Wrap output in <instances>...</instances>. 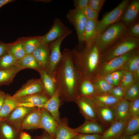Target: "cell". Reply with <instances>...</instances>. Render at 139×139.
I'll return each instance as SVG.
<instances>
[{
    "label": "cell",
    "mask_w": 139,
    "mask_h": 139,
    "mask_svg": "<svg viewBox=\"0 0 139 139\" xmlns=\"http://www.w3.org/2000/svg\"><path fill=\"white\" fill-rule=\"evenodd\" d=\"M66 17L68 20L74 27L79 42H84V33L87 19L81 9L75 8L68 12Z\"/></svg>",
    "instance_id": "8992f818"
},
{
    "label": "cell",
    "mask_w": 139,
    "mask_h": 139,
    "mask_svg": "<svg viewBox=\"0 0 139 139\" xmlns=\"http://www.w3.org/2000/svg\"><path fill=\"white\" fill-rule=\"evenodd\" d=\"M23 69L21 67L15 66L0 70V87L3 85H10L13 82L17 73Z\"/></svg>",
    "instance_id": "83f0119b"
},
{
    "label": "cell",
    "mask_w": 139,
    "mask_h": 139,
    "mask_svg": "<svg viewBox=\"0 0 139 139\" xmlns=\"http://www.w3.org/2000/svg\"><path fill=\"white\" fill-rule=\"evenodd\" d=\"M36 107H19L13 110L5 119L3 120L21 132V125L24 118Z\"/></svg>",
    "instance_id": "30bf717a"
},
{
    "label": "cell",
    "mask_w": 139,
    "mask_h": 139,
    "mask_svg": "<svg viewBox=\"0 0 139 139\" xmlns=\"http://www.w3.org/2000/svg\"><path fill=\"white\" fill-rule=\"evenodd\" d=\"M68 36L65 35L61 37L49 45L50 56L48 64L46 71L54 78L56 69L62 57V54L60 51V45L64 39Z\"/></svg>",
    "instance_id": "ba28073f"
},
{
    "label": "cell",
    "mask_w": 139,
    "mask_h": 139,
    "mask_svg": "<svg viewBox=\"0 0 139 139\" xmlns=\"http://www.w3.org/2000/svg\"><path fill=\"white\" fill-rule=\"evenodd\" d=\"M100 51L95 44L86 46L83 50L75 48L71 50L73 64L81 79L92 80L98 66Z\"/></svg>",
    "instance_id": "7a4b0ae2"
},
{
    "label": "cell",
    "mask_w": 139,
    "mask_h": 139,
    "mask_svg": "<svg viewBox=\"0 0 139 139\" xmlns=\"http://www.w3.org/2000/svg\"><path fill=\"white\" fill-rule=\"evenodd\" d=\"M87 20L98 21L99 12L94 10L89 5L82 9Z\"/></svg>",
    "instance_id": "ab89813d"
},
{
    "label": "cell",
    "mask_w": 139,
    "mask_h": 139,
    "mask_svg": "<svg viewBox=\"0 0 139 139\" xmlns=\"http://www.w3.org/2000/svg\"><path fill=\"white\" fill-rule=\"evenodd\" d=\"M72 32V31L65 25L59 19L56 18L49 31L42 37L41 44H49L64 36H68Z\"/></svg>",
    "instance_id": "52a82bcc"
},
{
    "label": "cell",
    "mask_w": 139,
    "mask_h": 139,
    "mask_svg": "<svg viewBox=\"0 0 139 139\" xmlns=\"http://www.w3.org/2000/svg\"><path fill=\"white\" fill-rule=\"evenodd\" d=\"M139 13V0L129 1L121 18L120 21L128 26L136 21Z\"/></svg>",
    "instance_id": "9a60e30c"
},
{
    "label": "cell",
    "mask_w": 139,
    "mask_h": 139,
    "mask_svg": "<svg viewBox=\"0 0 139 139\" xmlns=\"http://www.w3.org/2000/svg\"><path fill=\"white\" fill-rule=\"evenodd\" d=\"M114 139H120V138H119V137L116 138H114Z\"/></svg>",
    "instance_id": "6f0895ef"
},
{
    "label": "cell",
    "mask_w": 139,
    "mask_h": 139,
    "mask_svg": "<svg viewBox=\"0 0 139 139\" xmlns=\"http://www.w3.org/2000/svg\"><path fill=\"white\" fill-rule=\"evenodd\" d=\"M41 115V108L36 107L23 119L21 125L22 131L40 128Z\"/></svg>",
    "instance_id": "5bb4252c"
},
{
    "label": "cell",
    "mask_w": 139,
    "mask_h": 139,
    "mask_svg": "<svg viewBox=\"0 0 139 139\" xmlns=\"http://www.w3.org/2000/svg\"><path fill=\"white\" fill-rule=\"evenodd\" d=\"M129 0H123L116 7L105 14L98 22V29L100 34L110 25L120 21Z\"/></svg>",
    "instance_id": "5b68a950"
},
{
    "label": "cell",
    "mask_w": 139,
    "mask_h": 139,
    "mask_svg": "<svg viewBox=\"0 0 139 139\" xmlns=\"http://www.w3.org/2000/svg\"><path fill=\"white\" fill-rule=\"evenodd\" d=\"M139 44V38L127 35L125 36L103 51L101 56V58L106 62L108 61L137 49Z\"/></svg>",
    "instance_id": "277c9868"
},
{
    "label": "cell",
    "mask_w": 139,
    "mask_h": 139,
    "mask_svg": "<svg viewBox=\"0 0 139 139\" xmlns=\"http://www.w3.org/2000/svg\"><path fill=\"white\" fill-rule=\"evenodd\" d=\"M105 1V0H89V5L99 12Z\"/></svg>",
    "instance_id": "ee69618b"
},
{
    "label": "cell",
    "mask_w": 139,
    "mask_h": 139,
    "mask_svg": "<svg viewBox=\"0 0 139 139\" xmlns=\"http://www.w3.org/2000/svg\"><path fill=\"white\" fill-rule=\"evenodd\" d=\"M15 66L24 69L31 68L38 72L42 69L32 54L26 55L17 62Z\"/></svg>",
    "instance_id": "4dcf8cb0"
},
{
    "label": "cell",
    "mask_w": 139,
    "mask_h": 139,
    "mask_svg": "<svg viewBox=\"0 0 139 139\" xmlns=\"http://www.w3.org/2000/svg\"><path fill=\"white\" fill-rule=\"evenodd\" d=\"M135 82H139V67L132 73Z\"/></svg>",
    "instance_id": "db71d44e"
},
{
    "label": "cell",
    "mask_w": 139,
    "mask_h": 139,
    "mask_svg": "<svg viewBox=\"0 0 139 139\" xmlns=\"http://www.w3.org/2000/svg\"><path fill=\"white\" fill-rule=\"evenodd\" d=\"M101 135L78 134L72 139H101Z\"/></svg>",
    "instance_id": "f6af8a7d"
},
{
    "label": "cell",
    "mask_w": 139,
    "mask_h": 139,
    "mask_svg": "<svg viewBox=\"0 0 139 139\" xmlns=\"http://www.w3.org/2000/svg\"><path fill=\"white\" fill-rule=\"evenodd\" d=\"M13 1L12 0H0V8L6 4Z\"/></svg>",
    "instance_id": "9f6ffc18"
},
{
    "label": "cell",
    "mask_w": 139,
    "mask_h": 139,
    "mask_svg": "<svg viewBox=\"0 0 139 139\" xmlns=\"http://www.w3.org/2000/svg\"><path fill=\"white\" fill-rule=\"evenodd\" d=\"M2 119H1V117L0 116V122L2 120Z\"/></svg>",
    "instance_id": "680465c9"
},
{
    "label": "cell",
    "mask_w": 139,
    "mask_h": 139,
    "mask_svg": "<svg viewBox=\"0 0 139 139\" xmlns=\"http://www.w3.org/2000/svg\"><path fill=\"white\" fill-rule=\"evenodd\" d=\"M120 139H139V133L130 135H121L119 137Z\"/></svg>",
    "instance_id": "816d5d0a"
},
{
    "label": "cell",
    "mask_w": 139,
    "mask_h": 139,
    "mask_svg": "<svg viewBox=\"0 0 139 139\" xmlns=\"http://www.w3.org/2000/svg\"><path fill=\"white\" fill-rule=\"evenodd\" d=\"M126 125L121 121L115 120L101 135V139H114L120 137Z\"/></svg>",
    "instance_id": "d4e9b609"
},
{
    "label": "cell",
    "mask_w": 139,
    "mask_h": 139,
    "mask_svg": "<svg viewBox=\"0 0 139 139\" xmlns=\"http://www.w3.org/2000/svg\"><path fill=\"white\" fill-rule=\"evenodd\" d=\"M19 139H32L30 135L28 133L21 131L20 133Z\"/></svg>",
    "instance_id": "f5cc1de1"
},
{
    "label": "cell",
    "mask_w": 139,
    "mask_h": 139,
    "mask_svg": "<svg viewBox=\"0 0 139 139\" xmlns=\"http://www.w3.org/2000/svg\"><path fill=\"white\" fill-rule=\"evenodd\" d=\"M20 106H21L20 103L18 102L10 94L6 93L3 103L0 110L2 120H4L13 110Z\"/></svg>",
    "instance_id": "4316f807"
},
{
    "label": "cell",
    "mask_w": 139,
    "mask_h": 139,
    "mask_svg": "<svg viewBox=\"0 0 139 139\" xmlns=\"http://www.w3.org/2000/svg\"><path fill=\"white\" fill-rule=\"evenodd\" d=\"M139 98V82H135L126 92L124 99L130 101Z\"/></svg>",
    "instance_id": "f35d334b"
},
{
    "label": "cell",
    "mask_w": 139,
    "mask_h": 139,
    "mask_svg": "<svg viewBox=\"0 0 139 139\" xmlns=\"http://www.w3.org/2000/svg\"><path fill=\"white\" fill-rule=\"evenodd\" d=\"M78 134L68 126L67 119L62 118L58 123L55 139H72Z\"/></svg>",
    "instance_id": "cb8c5ba5"
},
{
    "label": "cell",
    "mask_w": 139,
    "mask_h": 139,
    "mask_svg": "<svg viewBox=\"0 0 139 139\" xmlns=\"http://www.w3.org/2000/svg\"><path fill=\"white\" fill-rule=\"evenodd\" d=\"M33 139H55L47 132L44 131L40 135L36 136Z\"/></svg>",
    "instance_id": "f907efd6"
},
{
    "label": "cell",
    "mask_w": 139,
    "mask_h": 139,
    "mask_svg": "<svg viewBox=\"0 0 139 139\" xmlns=\"http://www.w3.org/2000/svg\"><path fill=\"white\" fill-rule=\"evenodd\" d=\"M44 92L40 79H33L28 80L12 95L14 98Z\"/></svg>",
    "instance_id": "8fae6325"
},
{
    "label": "cell",
    "mask_w": 139,
    "mask_h": 139,
    "mask_svg": "<svg viewBox=\"0 0 139 139\" xmlns=\"http://www.w3.org/2000/svg\"><path fill=\"white\" fill-rule=\"evenodd\" d=\"M103 126L98 121L85 120L83 124L74 129L79 134L101 135L105 130Z\"/></svg>",
    "instance_id": "e0dca14e"
},
{
    "label": "cell",
    "mask_w": 139,
    "mask_h": 139,
    "mask_svg": "<svg viewBox=\"0 0 139 139\" xmlns=\"http://www.w3.org/2000/svg\"><path fill=\"white\" fill-rule=\"evenodd\" d=\"M7 53L18 60H20L27 54L22 42L9 45Z\"/></svg>",
    "instance_id": "d6a6232c"
},
{
    "label": "cell",
    "mask_w": 139,
    "mask_h": 139,
    "mask_svg": "<svg viewBox=\"0 0 139 139\" xmlns=\"http://www.w3.org/2000/svg\"><path fill=\"white\" fill-rule=\"evenodd\" d=\"M50 98L45 92H42L15 99L20 103H28L35 107L41 108L42 105Z\"/></svg>",
    "instance_id": "484cf974"
},
{
    "label": "cell",
    "mask_w": 139,
    "mask_h": 139,
    "mask_svg": "<svg viewBox=\"0 0 139 139\" xmlns=\"http://www.w3.org/2000/svg\"><path fill=\"white\" fill-rule=\"evenodd\" d=\"M102 78L106 82L110 85L114 86H116L115 83L112 78L111 74H107Z\"/></svg>",
    "instance_id": "681fc988"
},
{
    "label": "cell",
    "mask_w": 139,
    "mask_h": 139,
    "mask_svg": "<svg viewBox=\"0 0 139 139\" xmlns=\"http://www.w3.org/2000/svg\"><path fill=\"white\" fill-rule=\"evenodd\" d=\"M124 71L122 69L120 70L111 73L116 86L119 85L121 77Z\"/></svg>",
    "instance_id": "bcb514c9"
},
{
    "label": "cell",
    "mask_w": 139,
    "mask_h": 139,
    "mask_svg": "<svg viewBox=\"0 0 139 139\" xmlns=\"http://www.w3.org/2000/svg\"><path fill=\"white\" fill-rule=\"evenodd\" d=\"M86 97L89 99L95 105L104 107H114L121 100L109 94H97L93 96Z\"/></svg>",
    "instance_id": "d6986e66"
},
{
    "label": "cell",
    "mask_w": 139,
    "mask_h": 139,
    "mask_svg": "<svg viewBox=\"0 0 139 139\" xmlns=\"http://www.w3.org/2000/svg\"><path fill=\"white\" fill-rule=\"evenodd\" d=\"M74 101L78 106L80 112L85 120L98 121L93 103L88 98L78 96Z\"/></svg>",
    "instance_id": "7c38bea8"
},
{
    "label": "cell",
    "mask_w": 139,
    "mask_h": 139,
    "mask_svg": "<svg viewBox=\"0 0 139 139\" xmlns=\"http://www.w3.org/2000/svg\"><path fill=\"white\" fill-rule=\"evenodd\" d=\"M128 110L131 117L139 116V98L129 101Z\"/></svg>",
    "instance_id": "60d3db41"
},
{
    "label": "cell",
    "mask_w": 139,
    "mask_h": 139,
    "mask_svg": "<svg viewBox=\"0 0 139 139\" xmlns=\"http://www.w3.org/2000/svg\"><path fill=\"white\" fill-rule=\"evenodd\" d=\"M98 21L87 20L83 37L84 42L85 43L86 46H89L94 44L99 34L98 29Z\"/></svg>",
    "instance_id": "44dd1931"
},
{
    "label": "cell",
    "mask_w": 139,
    "mask_h": 139,
    "mask_svg": "<svg viewBox=\"0 0 139 139\" xmlns=\"http://www.w3.org/2000/svg\"><path fill=\"white\" fill-rule=\"evenodd\" d=\"M20 132L4 120L0 122V139H19Z\"/></svg>",
    "instance_id": "f1b7e54d"
},
{
    "label": "cell",
    "mask_w": 139,
    "mask_h": 139,
    "mask_svg": "<svg viewBox=\"0 0 139 139\" xmlns=\"http://www.w3.org/2000/svg\"><path fill=\"white\" fill-rule=\"evenodd\" d=\"M89 0H74V5L75 8L82 9L89 5Z\"/></svg>",
    "instance_id": "7dc6e473"
},
{
    "label": "cell",
    "mask_w": 139,
    "mask_h": 139,
    "mask_svg": "<svg viewBox=\"0 0 139 139\" xmlns=\"http://www.w3.org/2000/svg\"><path fill=\"white\" fill-rule=\"evenodd\" d=\"M40 75L41 81L44 92L49 97H51L57 89V86L54 79L46 72L41 70L38 72Z\"/></svg>",
    "instance_id": "603a6c76"
},
{
    "label": "cell",
    "mask_w": 139,
    "mask_h": 139,
    "mask_svg": "<svg viewBox=\"0 0 139 139\" xmlns=\"http://www.w3.org/2000/svg\"><path fill=\"white\" fill-rule=\"evenodd\" d=\"M139 131V116L131 117L126 124L122 135L136 134Z\"/></svg>",
    "instance_id": "1f68e13d"
},
{
    "label": "cell",
    "mask_w": 139,
    "mask_h": 139,
    "mask_svg": "<svg viewBox=\"0 0 139 139\" xmlns=\"http://www.w3.org/2000/svg\"><path fill=\"white\" fill-rule=\"evenodd\" d=\"M125 93L124 90L118 85L113 87L109 94L117 99L121 100L124 98Z\"/></svg>",
    "instance_id": "7bdbcfd3"
},
{
    "label": "cell",
    "mask_w": 139,
    "mask_h": 139,
    "mask_svg": "<svg viewBox=\"0 0 139 139\" xmlns=\"http://www.w3.org/2000/svg\"><path fill=\"white\" fill-rule=\"evenodd\" d=\"M54 75L61 101H74L81 78L73 63L71 50L65 48Z\"/></svg>",
    "instance_id": "6da1fadb"
},
{
    "label": "cell",
    "mask_w": 139,
    "mask_h": 139,
    "mask_svg": "<svg viewBox=\"0 0 139 139\" xmlns=\"http://www.w3.org/2000/svg\"><path fill=\"white\" fill-rule=\"evenodd\" d=\"M91 81L97 94H109L114 87L108 83L102 78L93 80Z\"/></svg>",
    "instance_id": "836d02e7"
},
{
    "label": "cell",
    "mask_w": 139,
    "mask_h": 139,
    "mask_svg": "<svg viewBox=\"0 0 139 139\" xmlns=\"http://www.w3.org/2000/svg\"><path fill=\"white\" fill-rule=\"evenodd\" d=\"M127 27L121 21L108 27L98 36L94 44L100 51H103L119 39L127 35Z\"/></svg>",
    "instance_id": "3957f363"
},
{
    "label": "cell",
    "mask_w": 139,
    "mask_h": 139,
    "mask_svg": "<svg viewBox=\"0 0 139 139\" xmlns=\"http://www.w3.org/2000/svg\"><path fill=\"white\" fill-rule=\"evenodd\" d=\"M5 94V92L0 90V110L3 104Z\"/></svg>",
    "instance_id": "11a10c76"
},
{
    "label": "cell",
    "mask_w": 139,
    "mask_h": 139,
    "mask_svg": "<svg viewBox=\"0 0 139 139\" xmlns=\"http://www.w3.org/2000/svg\"><path fill=\"white\" fill-rule=\"evenodd\" d=\"M42 37L25 41L22 42L27 55L32 54L41 44Z\"/></svg>",
    "instance_id": "d590c367"
},
{
    "label": "cell",
    "mask_w": 139,
    "mask_h": 139,
    "mask_svg": "<svg viewBox=\"0 0 139 139\" xmlns=\"http://www.w3.org/2000/svg\"><path fill=\"white\" fill-rule=\"evenodd\" d=\"M138 52L137 49L134 50L105 62L100 69L101 75L103 76L119 69L121 70L127 60Z\"/></svg>",
    "instance_id": "9c48e42d"
},
{
    "label": "cell",
    "mask_w": 139,
    "mask_h": 139,
    "mask_svg": "<svg viewBox=\"0 0 139 139\" xmlns=\"http://www.w3.org/2000/svg\"><path fill=\"white\" fill-rule=\"evenodd\" d=\"M135 82L132 73L129 71L124 70L119 85L123 88L125 93L128 89Z\"/></svg>",
    "instance_id": "8d00e7d4"
},
{
    "label": "cell",
    "mask_w": 139,
    "mask_h": 139,
    "mask_svg": "<svg viewBox=\"0 0 139 139\" xmlns=\"http://www.w3.org/2000/svg\"><path fill=\"white\" fill-rule=\"evenodd\" d=\"M92 103L98 121H99L103 126H109L115 120V113L114 107H99Z\"/></svg>",
    "instance_id": "ac0fdd59"
},
{
    "label": "cell",
    "mask_w": 139,
    "mask_h": 139,
    "mask_svg": "<svg viewBox=\"0 0 139 139\" xmlns=\"http://www.w3.org/2000/svg\"><path fill=\"white\" fill-rule=\"evenodd\" d=\"M61 102L59 92L57 89L54 95L42 106L59 123L60 120L59 108Z\"/></svg>",
    "instance_id": "2e32d148"
},
{
    "label": "cell",
    "mask_w": 139,
    "mask_h": 139,
    "mask_svg": "<svg viewBox=\"0 0 139 139\" xmlns=\"http://www.w3.org/2000/svg\"><path fill=\"white\" fill-rule=\"evenodd\" d=\"M127 27V35L139 38V23L138 21L135 22Z\"/></svg>",
    "instance_id": "b9f144b4"
},
{
    "label": "cell",
    "mask_w": 139,
    "mask_h": 139,
    "mask_svg": "<svg viewBox=\"0 0 139 139\" xmlns=\"http://www.w3.org/2000/svg\"><path fill=\"white\" fill-rule=\"evenodd\" d=\"M50 54L49 45L41 44L32 54L42 68L46 70L48 64Z\"/></svg>",
    "instance_id": "ffe728a7"
},
{
    "label": "cell",
    "mask_w": 139,
    "mask_h": 139,
    "mask_svg": "<svg viewBox=\"0 0 139 139\" xmlns=\"http://www.w3.org/2000/svg\"><path fill=\"white\" fill-rule=\"evenodd\" d=\"M129 101L123 99L114 107L115 113V120L126 124L131 117L128 110Z\"/></svg>",
    "instance_id": "7402d4cb"
},
{
    "label": "cell",
    "mask_w": 139,
    "mask_h": 139,
    "mask_svg": "<svg viewBox=\"0 0 139 139\" xmlns=\"http://www.w3.org/2000/svg\"><path fill=\"white\" fill-rule=\"evenodd\" d=\"M78 96L86 97H91L97 94L91 81L81 79L78 85Z\"/></svg>",
    "instance_id": "f546056e"
},
{
    "label": "cell",
    "mask_w": 139,
    "mask_h": 139,
    "mask_svg": "<svg viewBox=\"0 0 139 139\" xmlns=\"http://www.w3.org/2000/svg\"><path fill=\"white\" fill-rule=\"evenodd\" d=\"M139 67V55L138 52L127 60L122 69L132 73Z\"/></svg>",
    "instance_id": "e575fe53"
},
{
    "label": "cell",
    "mask_w": 139,
    "mask_h": 139,
    "mask_svg": "<svg viewBox=\"0 0 139 139\" xmlns=\"http://www.w3.org/2000/svg\"><path fill=\"white\" fill-rule=\"evenodd\" d=\"M19 61L7 53L0 58V70L15 66Z\"/></svg>",
    "instance_id": "74e56055"
},
{
    "label": "cell",
    "mask_w": 139,
    "mask_h": 139,
    "mask_svg": "<svg viewBox=\"0 0 139 139\" xmlns=\"http://www.w3.org/2000/svg\"><path fill=\"white\" fill-rule=\"evenodd\" d=\"M9 45L0 41V58L7 53Z\"/></svg>",
    "instance_id": "c3c4849f"
},
{
    "label": "cell",
    "mask_w": 139,
    "mask_h": 139,
    "mask_svg": "<svg viewBox=\"0 0 139 139\" xmlns=\"http://www.w3.org/2000/svg\"><path fill=\"white\" fill-rule=\"evenodd\" d=\"M40 128L43 129L55 138L58 123L46 109L41 108Z\"/></svg>",
    "instance_id": "4fadbf2b"
}]
</instances>
